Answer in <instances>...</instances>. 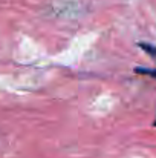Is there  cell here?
Wrapping results in <instances>:
<instances>
[{
    "label": "cell",
    "instance_id": "cell-1",
    "mask_svg": "<svg viewBox=\"0 0 156 158\" xmlns=\"http://www.w3.org/2000/svg\"><path fill=\"white\" fill-rule=\"evenodd\" d=\"M135 72L141 74V75H147V77L156 80V68H136Z\"/></svg>",
    "mask_w": 156,
    "mask_h": 158
},
{
    "label": "cell",
    "instance_id": "cell-2",
    "mask_svg": "<svg viewBox=\"0 0 156 158\" xmlns=\"http://www.w3.org/2000/svg\"><path fill=\"white\" fill-rule=\"evenodd\" d=\"M144 51L147 54H150V55H156V46H153V45H149V43H141L139 45Z\"/></svg>",
    "mask_w": 156,
    "mask_h": 158
},
{
    "label": "cell",
    "instance_id": "cell-3",
    "mask_svg": "<svg viewBox=\"0 0 156 158\" xmlns=\"http://www.w3.org/2000/svg\"><path fill=\"white\" fill-rule=\"evenodd\" d=\"M155 126H156V121H155Z\"/></svg>",
    "mask_w": 156,
    "mask_h": 158
}]
</instances>
